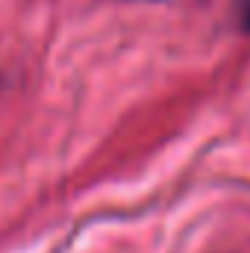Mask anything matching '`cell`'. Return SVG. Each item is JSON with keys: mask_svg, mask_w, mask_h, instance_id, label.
Returning a JSON list of instances; mask_svg holds the SVG:
<instances>
[{"mask_svg": "<svg viewBox=\"0 0 250 253\" xmlns=\"http://www.w3.org/2000/svg\"><path fill=\"white\" fill-rule=\"evenodd\" d=\"M242 24L250 30V0H245V6H242Z\"/></svg>", "mask_w": 250, "mask_h": 253, "instance_id": "1", "label": "cell"}]
</instances>
